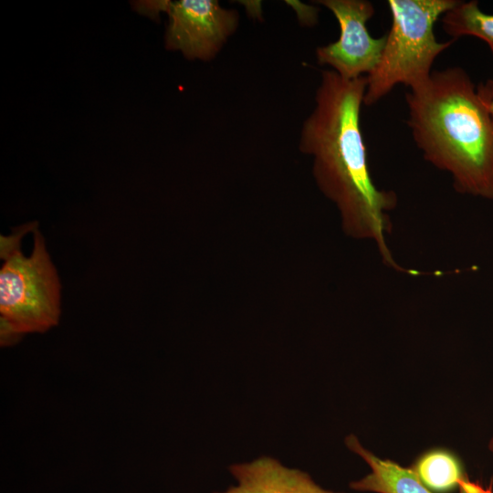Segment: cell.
Returning a JSON list of instances; mask_svg holds the SVG:
<instances>
[{"mask_svg":"<svg viewBox=\"0 0 493 493\" xmlns=\"http://www.w3.org/2000/svg\"><path fill=\"white\" fill-rule=\"evenodd\" d=\"M366 87V77L346 79L332 69L323 70L315 107L301 128L299 150L313 157L315 181L336 205L345 233L372 240L386 265L404 270L386 243L392 230L388 212L397 197L379 190L368 168L360 126Z\"/></svg>","mask_w":493,"mask_h":493,"instance_id":"6da1fadb","label":"cell"},{"mask_svg":"<svg viewBox=\"0 0 493 493\" xmlns=\"http://www.w3.org/2000/svg\"><path fill=\"white\" fill-rule=\"evenodd\" d=\"M405 100L424 158L450 173L457 192L493 200V120L467 73L433 71Z\"/></svg>","mask_w":493,"mask_h":493,"instance_id":"7a4b0ae2","label":"cell"},{"mask_svg":"<svg viewBox=\"0 0 493 493\" xmlns=\"http://www.w3.org/2000/svg\"><path fill=\"white\" fill-rule=\"evenodd\" d=\"M456 0H389L392 26L377 67L367 75L363 105L372 106L398 84L414 89L425 82L437 56L454 39L438 42L435 21Z\"/></svg>","mask_w":493,"mask_h":493,"instance_id":"3957f363","label":"cell"},{"mask_svg":"<svg viewBox=\"0 0 493 493\" xmlns=\"http://www.w3.org/2000/svg\"><path fill=\"white\" fill-rule=\"evenodd\" d=\"M61 285L37 228L34 246L25 257L20 248L4 259L0 269V315L21 334L43 333L58 325Z\"/></svg>","mask_w":493,"mask_h":493,"instance_id":"277c9868","label":"cell"},{"mask_svg":"<svg viewBox=\"0 0 493 493\" xmlns=\"http://www.w3.org/2000/svg\"><path fill=\"white\" fill-rule=\"evenodd\" d=\"M138 10L154 16L168 14L165 47L180 51L188 59L208 61L224 47L238 26L236 10L226 9L215 0L141 2Z\"/></svg>","mask_w":493,"mask_h":493,"instance_id":"5b68a950","label":"cell"},{"mask_svg":"<svg viewBox=\"0 0 493 493\" xmlns=\"http://www.w3.org/2000/svg\"><path fill=\"white\" fill-rule=\"evenodd\" d=\"M336 17L340 37L316 49L318 63L328 65L346 79L370 74L378 65L386 37H372L366 26L374 7L366 0H319Z\"/></svg>","mask_w":493,"mask_h":493,"instance_id":"8992f818","label":"cell"},{"mask_svg":"<svg viewBox=\"0 0 493 493\" xmlns=\"http://www.w3.org/2000/svg\"><path fill=\"white\" fill-rule=\"evenodd\" d=\"M228 469L238 485L223 493H337L320 488L308 473L270 456L234 464Z\"/></svg>","mask_w":493,"mask_h":493,"instance_id":"52a82bcc","label":"cell"},{"mask_svg":"<svg viewBox=\"0 0 493 493\" xmlns=\"http://www.w3.org/2000/svg\"><path fill=\"white\" fill-rule=\"evenodd\" d=\"M345 444L351 452L359 455L372 470L363 478L351 482V488L376 493H434L422 484L410 467H404L390 459L377 457L365 449L354 435H348ZM459 493L492 492L491 489L467 478L459 487Z\"/></svg>","mask_w":493,"mask_h":493,"instance_id":"ba28073f","label":"cell"},{"mask_svg":"<svg viewBox=\"0 0 493 493\" xmlns=\"http://www.w3.org/2000/svg\"><path fill=\"white\" fill-rule=\"evenodd\" d=\"M410 468L434 493H451L468 478L459 458L446 448L425 451Z\"/></svg>","mask_w":493,"mask_h":493,"instance_id":"9c48e42d","label":"cell"},{"mask_svg":"<svg viewBox=\"0 0 493 493\" xmlns=\"http://www.w3.org/2000/svg\"><path fill=\"white\" fill-rule=\"evenodd\" d=\"M444 31L453 39L463 36H473L484 40L493 53V15L478 8L477 1L457 4L442 16Z\"/></svg>","mask_w":493,"mask_h":493,"instance_id":"30bf717a","label":"cell"},{"mask_svg":"<svg viewBox=\"0 0 493 493\" xmlns=\"http://www.w3.org/2000/svg\"><path fill=\"white\" fill-rule=\"evenodd\" d=\"M37 225L36 223L26 224L19 227V230L16 231L10 236H1V258L5 259L14 251L20 248V241L24 235L29 230L37 229Z\"/></svg>","mask_w":493,"mask_h":493,"instance_id":"8fae6325","label":"cell"},{"mask_svg":"<svg viewBox=\"0 0 493 493\" xmlns=\"http://www.w3.org/2000/svg\"><path fill=\"white\" fill-rule=\"evenodd\" d=\"M0 342L2 347L11 346L17 343L23 337L10 323L1 319Z\"/></svg>","mask_w":493,"mask_h":493,"instance_id":"7c38bea8","label":"cell"},{"mask_svg":"<svg viewBox=\"0 0 493 493\" xmlns=\"http://www.w3.org/2000/svg\"><path fill=\"white\" fill-rule=\"evenodd\" d=\"M477 90L493 120V79L487 81L485 84H480Z\"/></svg>","mask_w":493,"mask_h":493,"instance_id":"4fadbf2b","label":"cell"},{"mask_svg":"<svg viewBox=\"0 0 493 493\" xmlns=\"http://www.w3.org/2000/svg\"><path fill=\"white\" fill-rule=\"evenodd\" d=\"M488 447L490 451L493 452V438L490 440Z\"/></svg>","mask_w":493,"mask_h":493,"instance_id":"5bb4252c","label":"cell"}]
</instances>
